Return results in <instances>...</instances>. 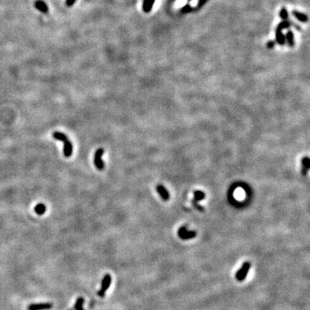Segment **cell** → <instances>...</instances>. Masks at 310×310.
Listing matches in <instances>:
<instances>
[{"label":"cell","instance_id":"obj_13","mask_svg":"<svg viewBox=\"0 0 310 310\" xmlns=\"http://www.w3.org/2000/svg\"><path fill=\"white\" fill-rule=\"evenodd\" d=\"M205 198V193L202 190H195L194 192V200L195 202H200Z\"/></svg>","mask_w":310,"mask_h":310},{"label":"cell","instance_id":"obj_9","mask_svg":"<svg viewBox=\"0 0 310 310\" xmlns=\"http://www.w3.org/2000/svg\"><path fill=\"white\" fill-rule=\"evenodd\" d=\"M35 8L38 10H40V12H42V13L47 14L48 12V7L46 4V3L43 2V1H41V0H37L35 3Z\"/></svg>","mask_w":310,"mask_h":310},{"label":"cell","instance_id":"obj_16","mask_svg":"<svg viewBox=\"0 0 310 310\" xmlns=\"http://www.w3.org/2000/svg\"><path fill=\"white\" fill-rule=\"evenodd\" d=\"M191 11H194V8H193L190 3H186L185 5H184V6L181 8V10H180V12L182 14L190 13V12H191Z\"/></svg>","mask_w":310,"mask_h":310},{"label":"cell","instance_id":"obj_8","mask_svg":"<svg viewBox=\"0 0 310 310\" xmlns=\"http://www.w3.org/2000/svg\"><path fill=\"white\" fill-rule=\"evenodd\" d=\"M155 0H143L142 2V10L145 13H149L152 10L154 5Z\"/></svg>","mask_w":310,"mask_h":310},{"label":"cell","instance_id":"obj_3","mask_svg":"<svg viewBox=\"0 0 310 310\" xmlns=\"http://www.w3.org/2000/svg\"><path fill=\"white\" fill-rule=\"evenodd\" d=\"M111 276L110 274H106L104 278L102 280V284H101V289L100 290L98 291V296L100 297H104L105 296V293L106 291L108 290V289L110 286L111 284Z\"/></svg>","mask_w":310,"mask_h":310},{"label":"cell","instance_id":"obj_2","mask_svg":"<svg viewBox=\"0 0 310 310\" xmlns=\"http://www.w3.org/2000/svg\"><path fill=\"white\" fill-rule=\"evenodd\" d=\"M250 268H251V263H250L249 261H246L242 265V266L240 267V269L236 273V279L239 281V282L244 281V280L246 279V275H247V273L249 271Z\"/></svg>","mask_w":310,"mask_h":310},{"label":"cell","instance_id":"obj_14","mask_svg":"<svg viewBox=\"0 0 310 310\" xmlns=\"http://www.w3.org/2000/svg\"><path fill=\"white\" fill-rule=\"evenodd\" d=\"M290 25H291V24H290V20L282 21L281 23H279V24H278L277 27L276 28V29H278V30L283 31V29H288V28H290Z\"/></svg>","mask_w":310,"mask_h":310},{"label":"cell","instance_id":"obj_4","mask_svg":"<svg viewBox=\"0 0 310 310\" xmlns=\"http://www.w3.org/2000/svg\"><path fill=\"white\" fill-rule=\"evenodd\" d=\"M178 235L180 239L185 240V239L195 238L196 236V232L195 231H189V230H187V227L185 226H183L178 230Z\"/></svg>","mask_w":310,"mask_h":310},{"label":"cell","instance_id":"obj_17","mask_svg":"<svg viewBox=\"0 0 310 310\" xmlns=\"http://www.w3.org/2000/svg\"><path fill=\"white\" fill-rule=\"evenodd\" d=\"M279 17L283 21L289 20V13H288V10H287L286 8L283 7V8L281 9L279 13Z\"/></svg>","mask_w":310,"mask_h":310},{"label":"cell","instance_id":"obj_12","mask_svg":"<svg viewBox=\"0 0 310 310\" xmlns=\"http://www.w3.org/2000/svg\"><path fill=\"white\" fill-rule=\"evenodd\" d=\"M285 41H286L289 47H293L295 45V40H294V33L291 30H289L285 35Z\"/></svg>","mask_w":310,"mask_h":310},{"label":"cell","instance_id":"obj_5","mask_svg":"<svg viewBox=\"0 0 310 310\" xmlns=\"http://www.w3.org/2000/svg\"><path fill=\"white\" fill-rule=\"evenodd\" d=\"M104 153V150L103 148H99L96 151L94 154V164L96 165V167L100 171L104 170L105 166L104 162L103 161V159H102V156Z\"/></svg>","mask_w":310,"mask_h":310},{"label":"cell","instance_id":"obj_23","mask_svg":"<svg viewBox=\"0 0 310 310\" xmlns=\"http://www.w3.org/2000/svg\"><path fill=\"white\" fill-rule=\"evenodd\" d=\"M275 44H276V42H275L274 40H270V41H268V43H267V47L270 48V49H271V48L274 47Z\"/></svg>","mask_w":310,"mask_h":310},{"label":"cell","instance_id":"obj_1","mask_svg":"<svg viewBox=\"0 0 310 310\" xmlns=\"http://www.w3.org/2000/svg\"><path fill=\"white\" fill-rule=\"evenodd\" d=\"M53 137L55 140L61 141L64 143V148H63V153L65 157L69 158L72 154V145L71 141L69 140L67 135L61 133V132H54L53 133Z\"/></svg>","mask_w":310,"mask_h":310},{"label":"cell","instance_id":"obj_6","mask_svg":"<svg viewBox=\"0 0 310 310\" xmlns=\"http://www.w3.org/2000/svg\"><path fill=\"white\" fill-rule=\"evenodd\" d=\"M53 307L52 303H37L30 304L28 307V310H47Z\"/></svg>","mask_w":310,"mask_h":310},{"label":"cell","instance_id":"obj_10","mask_svg":"<svg viewBox=\"0 0 310 310\" xmlns=\"http://www.w3.org/2000/svg\"><path fill=\"white\" fill-rule=\"evenodd\" d=\"M276 43L279 44L280 46H283L285 44V35L283 34V31L276 29Z\"/></svg>","mask_w":310,"mask_h":310},{"label":"cell","instance_id":"obj_11","mask_svg":"<svg viewBox=\"0 0 310 310\" xmlns=\"http://www.w3.org/2000/svg\"><path fill=\"white\" fill-rule=\"evenodd\" d=\"M292 15L294 17L297 18V20H299L302 23H307V20H308V17L306 14L302 13L300 11H297V10H293L292 11Z\"/></svg>","mask_w":310,"mask_h":310},{"label":"cell","instance_id":"obj_24","mask_svg":"<svg viewBox=\"0 0 310 310\" xmlns=\"http://www.w3.org/2000/svg\"><path fill=\"white\" fill-rule=\"evenodd\" d=\"M188 1H191V0H188Z\"/></svg>","mask_w":310,"mask_h":310},{"label":"cell","instance_id":"obj_22","mask_svg":"<svg viewBox=\"0 0 310 310\" xmlns=\"http://www.w3.org/2000/svg\"><path fill=\"white\" fill-rule=\"evenodd\" d=\"M75 2H76V0H67L66 1V4H67V6L71 7L74 4Z\"/></svg>","mask_w":310,"mask_h":310},{"label":"cell","instance_id":"obj_21","mask_svg":"<svg viewBox=\"0 0 310 310\" xmlns=\"http://www.w3.org/2000/svg\"><path fill=\"white\" fill-rule=\"evenodd\" d=\"M191 202H192V204H193V206L195 207V209H197V210H199V211H204V208L202 207V206H201V205H199V203L197 202H195V200L193 199L192 201H191Z\"/></svg>","mask_w":310,"mask_h":310},{"label":"cell","instance_id":"obj_15","mask_svg":"<svg viewBox=\"0 0 310 310\" xmlns=\"http://www.w3.org/2000/svg\"><path fill=\"white\" fill-rule=\"evenodd\" d=\"M35 211L39 216H42L44 213L46 212V206L44 205L43 203H39V204L35 206Z\"/></svg>","mask_w":310,"mask_h":310},{"label":"cell","instance_id":"obj_18","mask_svg":"<svg viewBox=\"0 0 310 310\" xmlns=\"http://www.w3.org/2000/svg\"><path fill=\"white\" fill-rule=\"evenodd\" d=\"M84 302V298H82V297L78 298V300L76 301V303H75V309L76 310H84V308H83Z\"/></svg>","mask_w":310,"mask_h":310},{"label":"cell","instance_id":"obj_20","mask_svg":"<svg viewBox=\"0 0 310 310\" xmlns=\"http://www.w3.org/2000/svg\"><path fill=\"white\" fill-rule=\"evenodd\" d=\"M207 2H208V0H198V1H197L196 6H195V8H194V10H200V9Z\"/></svg>","mask_w":310,"mask_h":310},{"label":"cell","instance_id":"obj_7","mask_svg":"<svg viewBox=\"0 0 310 310\" xmlns=\"http://www.w3.org/2000/svg\"><path fill=\"white\" fill-rule=\"evenodd\" d=\"M156 190H157L159 195L161 196V198L163 199V201H168L169 198H170V194H169V191L165 187H164L162 184H158L156 186Z\"/></svg>","mask_w":310,"mask_h":310},{"label":"cell","instance_id":"obj_19","mask_svg":"<svg viewBox=\"0 0 310 310\" xmlns=\"http://www.w3.org/2000/svg\"><path fill=\"white\" fill-rule=\"evenodd\" d=\"M302 166H303L305 168H307V170L310 169V159L308 157H305V158H302Z\"/></svg>","mask_w":310,"mask_h":310}]
</instances>
